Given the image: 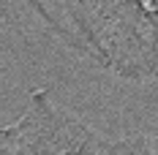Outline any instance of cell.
I'll return each instance as SVG.
<instances>
[{
    "mask_svg": "<svg viewBox=\"0 0 158 155\" xmlns=\"http://www.w3.org/2000/svg\"><path fill=\"white\" fill-rule=\"evenodd\" d=\"M55 38L131 82L158 79V0H27Z\"/></svg>",
    "mask_w": 158,
    "mask_h": 155,
    "instance_id": "cell-1",
    "label": "cell"
},
{
    "mask_svg": "<svg viewBox=\"0 0 158 155\" xmlns=\"http://www.w3.org/2000/svg\"><path fill=\"white\" fill-rule=\"evenodd\" d=\"M106 147L109 141L85 120L55 106L47 90H33L0 136V155H104Z\"/></svg>",
    "mask_w": 158,
    "mask_h": 155,
    "instance_id": "cell-2",
    "label": "cell"
},
{
    "mask_svg": "<svg viewBox=\"0 0 158 155\" xmlns=\"http://www.w3.org/2000/svg\"><path fill=\"white\" fill-rule=\"evenodd\" d=\"M104 155H153V144L144 136H123L117 141H109Z\"/></svg>",
    "mask_w": 158,
    "mask_h": 155,
    "instance_id": "cell-3",
    "label": "cell"
},
{
    "mask_svg": "<svg viewBox=\"0 0 158 155\" xmlns=\"http://www.w3.org/2000/svg\"><path fill=\"white\" fill-rule=\"evenodd\" d=\"M150 144H153V155H158V133L150 139Z\"/></svg>",
    "mask_w": 158,
    "mask_h": 155,
    "instance_id": "cell-4",
    "label": "cell"
}]
</instances>
